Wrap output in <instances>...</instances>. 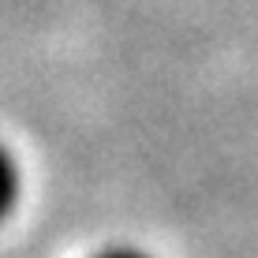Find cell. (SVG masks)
<instances>
[{"label": "cell", "instance_id": "obj_1", "mask_svg": "<svg viewBox=\"0 0 258 258\" xmlns=\"http://www.w3.org/2000/svg\"><path fill=\"white\" fill-rule=\"evenodd\" d=\"M19 187H23V172L15 154L8 150V142H0V217H8L12 206L19 202Z\"/></svg>", "mask_w": 258, "mask_h": 258}, {"label": "cell", "instance_id": "obj_2", "mask_svg": "<svg viewBox=\"0 0 258 258\" xmlns=\"http://www.w3.org/2000/svg\"><path fill=\"white\" fill-rule=\"evenodd\" d=\"M94 258H154V254L139 251V247H127V243H120V247H105V251H97Z\"/></svg>", "mask_w": 258, "mask_h": 258}]
</instances>
